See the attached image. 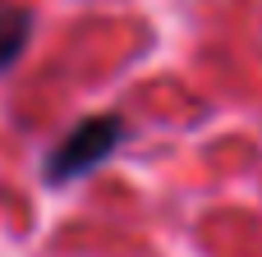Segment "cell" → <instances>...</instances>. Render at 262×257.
<instances>
[{
  "instance_id": "cell-2",
  "label": "cell",
  "mask_w": 262,
  "mask_h": 257,
  "mask_svg": "<svg viewBox=\"0 0 262 257\" xmlns=\"http://www.w3.org/2000/svg\"><path fill=\"white\" fill-rule=\"evenodd\" d=\"M28 37H32V14H28V9H14V5H5V9H0V74L23 55Z\"/></svg>"
},
{
  "instance_id": "cell-1",
  "label": "cell",
  "mask_w": 262,
  "mask_h": 257,
  "mask_svg": "<svg viewBox=\"0 0 262 257\" xmlns=\"http://www.w3.org/2000/svg\"><path fill=\"white\" fill-rule=\"evenodd\" d=\"M124 138H129V124H124L120 115H92V120L74 124V129L55 143V152H51V161H46V179H51V184H69V179L97 170L101 161H111V156L120 152Z\"/></svg>"
}]
</instances>
